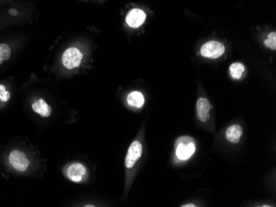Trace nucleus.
I'll list each match as a JSON object with an SVG mask.
<instances>
[{"label": "nucleus", "mask_w": 276, "mask_h": 207, "mask_svg": "<svg viewBox=\"0 0 276 207\" xmlns=\"http://www.w3.org/2000/svg\"><path fill=\"white\" fill-rule=\"evenodd\" d=\"M176 154L181 160H187L195 153V140L190 136H182L176 140Z\"/></svg>", "instance_id": "nucleus-1"}, {"label": "nucleus", "mask_w": 276, "mask_h": 207, "mask_svg": "<svg viewBox=\"0 0 276 207\" xmlns=\"http://www.w3.org/2000/svg\"><path fill=\"white\" fill-rule=\"evenodd\" d=\"M83 57V53L79 49L71 46L64 51L61 56V62L64 67L67 70H74L80 65Z\"/></svg>", "instance_id": "nucleus-2"}, {"label": "nucleus", "mask_w": 276, "mask_h": 207, "mask_svg": "<svg viewBox=\"0 0 276 207\" xmlns=\"http://www.w3.org/2000/svg\"><path fill=\"white\" fill-rule=\"evenodd\" d=\"M226 47L217 40H209L203 44L200 49V55L204 58L218 59L224 54Z\"/></svg>", "instance_id": "nucleus-3"}, {"label": "nucleus", "mask_w": 276, "mask_h": 207, "mask_svg": "<svg viewBox=\"0 0 276 207\" xmlns=\"http://www.w3.org/2000/svg\"><path fill=\"white\" fill-rule=\"evenodd\" d=\"M8 161L14 169L20 172L27 171L30 164V161L27 159V155L22 151L19 150H14L9 153Z\"/></svg>", "instance_id": "nucleus-4"}, {"label": "nucleus", "mask_w": 276, "mask_h": 207, "mask_svg": "<svg viewBox=\"0 0 276 207\" xmlns=\"http://www.w3.org/2000/svg\"><path fill=\"white\" fill-rule=\"evenodd\" d=\"M143 152L142 145L139 140H135L131 144L127 150V155L125 157V166L128 169H133L138 160L141 159Z\"/></svg>", "instance_id": "nucleus-5"}, {"label": "nucleus", "mask_w": 276, "mask_h": 207, "mask_svg": "<svg viewBox=\"0 0 276 207\" xmlns=\"http://www.w3.org/2000/svg\"><path fill=\"white\" fill-rule=\"evenodd\" d=\"M65 176L69 180L73 183H81L84 180V178H86V168L79 163H74L67 168Z\"/></svg>", "instance_id": "nucleus-6"}, {"label": "nucleus", "mask_w": 276, "mask_h": 207, "mask_svg": "<svg viewBox=\"0 0 276 207\" xmlns=\"http://www.w3.org/2000/svg\"><path fill=\"white\" fill-rule=\"evenodd\" d=\"M146 14L141 8H133L126 17V22L128 27L138 28L146 21Z\"/></svg>", "instance_id": "nucleus-7"}, {"label": "nucleus", "mask_w": 276, "mask_h": 207, "mask_svg": "<svg viewBox=\"0 0 276 207\" xmlns=\"http://www.w3.org/2000/svg\"><path fill=\"white\" fill-rule=\"evenodd\" d=\"M212 109H213V105L209 100L205 97H200L196 103V113L198 120L203 123L209 121Z\"/></svg>", "instance_id": "nucleus-8"}, {"label": "nucleus", "mask_w": 276, "mask_h": 207, "mask_svg": "<svg viewBox=\"0 0 276 207\" xmlns=\"http://www.w3.org/2000/svg\"><path fill=\"white\" fill-rule=\"evenodd\" d=\"M32 109L34 113L44 118H47L49 116H52V108L43 98H38L35 102H33L32 104Z\"/></svg>", "instance_id": "nucleus-9"}, {"label": "nucleus", "mask_w": 276, "mask_h": 207, "mask_svg": "<svg viewBox=\"0 0 276 207\" xmlns=\"http://www.w3.org/2000/svg\"><path fill=\"white\" fill-rule=\"evenodd\" d=\"M242 132V128L239 125H233L226 131V138L229 142L237 144L241 140Z\"/></svg>", "instance_id": "nucleus-10"}, {"label": "nucleus", "mask_w": 276, "mask_h": 207, "mask_svg": "<svg viewBox=\"0 0 276 207\" xmlns=\"http://www.w3.org/2000/svg\"><path fill=\"white\" fill-rule=\"evenodd\" d=\"M127 104L133 108H141L145 103V97L141 92L133 91L127 95Z\"/></svg>", "instance_id": "nucleus-11"}, {"label": "nucleus", "mask_w": 276, "mask_h": 207, "mask_svg": "<svg viewBox=\"0 0 276 207\" xmlns=\"http://www.w3.org/2000/svg\"><path fill=\"white\" fill-rule=\"evenodd\" d=\"M230 71V75L233 79L239 80L243 77L244 73L246 72V67L243 64H241L240 62H236L230 65L229 68Z\"/></svg>", "instance_id": "nucleus-12"}, {"label": "nucleus", "mask_w": 276, "mask_h": 207, "mask_svg": "<svg viewBox=\"0 0 276 207\" xmlns=\"http://www.w3.org/2000/svg\"><path fill=\"white\" fill-rule=\"evenodd\" d=\"M11 48L6 44L0 43V65L11 56Z\"/></svg>", "instance_id": "nucleus-13"}, {"label": "nucleus", "mask_w": 276, "mask_h": 207, "mask_svg": "<svg viewBox=\"0 0 276 207\" xmlns=\"http://www.w3.org/2000/svg\"><path fill=\"white\" fill-rule=\"evenodd\" d=\"M264 45L267 48L271 49L272 51L276 50V33L272 32L269 34L267 38L264 40Z\"/></svg>", "instance_id": "nucleus-14"}, {"label": "nucleus", "mask_w": 276, "mask_h": 207, "mask_svg": "<svg viewBox=\"0 0 276 207\" xmlns=\"http://www.w3.org/2000/svg\"><path fill=\"white\" fill-rule=\"evenodd\" d=\"M10 99V94L3 84H0V102H7Z\"/></svg>", "instance_id": "nucleus-15"}, {"label": "nucleus", "mask_w": 276, "mask_h": 207, "mask_svg": "<svg viewBox=\"0 0 276 207\" xmlns=\"http://www.w3.org/2000/svg\"><path fill=\"white\" fill-rule=\"evenodd\" d=\"M182 207H195V206L194 204H186V205H184V206H182Z\"/></svg>", "instance_id": "nucleus-16"}]
</instances>
